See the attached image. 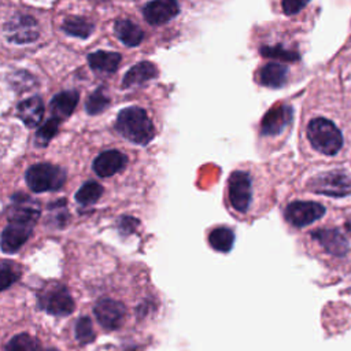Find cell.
Returning <instances> with one entry per match:
<instances>
[{
	"mask_svg": "<svg viewBox=\"0 0 351 351\" xmlns=\"http://www.w3.org/2000/svg\"><path fill=\"white\" fill-rule=\"evenodd\" d=\"M59 128V119L51 118L48 119L36 133V144L40 147H45L49 140L56 134Z\"/></svg>",
	"mask_w": 351,
	"mask_h": 351,
	"instance_id": "26",
	"label": "cell"
},
{
	"mask_svg": "<svg viewBox=\"0 0 351 351\" xmlns=\"http://www.w3.org/2000/svg\"><path fill=\"white\" fill-rule=\"evenodd\" d=\"M292 118V108L287 104L273 106L261 122V133L265 136H276L284 130Z\"/></svg>",
	"mask_w": 351,
	"mask_h": 351,
	"instance_id": "12",
	"label": "cell"
},
{
	"mask_svg": "<svg viewBox=\"0 0 351 351\" xmlns=\"http://www.w3.org/2000/svg\"><path fill=\"white\" fill-rule=\"evenodd\" d=\"M25 178L26 184L33 192H47L59 189L66 181V173L58 166L38 163L26 170Z\"/></svg>",
	"mask_w": 351,
	"mask_h": 351,
	"instance_id": "3",
	"label": "cell"
},
{
	"mask_svg": "<svg viewBox=\"0 0 351 351\" xmlns=\"http://www.w3.org/2000/svg\"><path fill=\"white\" fill-rule=\"evenodd\" d=\"M44 351H59V350H56V348H48V350H44Z\"/></svg>",
	"mask_w": 351,
	"mask_h": 351,
	"instance_id": "33",
	"label": "cell"
},
{
	"mask_svg": "<svg viewBox=\"0 0 351 351\" xmlns=\"http://www.w3.org/2000/svg\"><path fill=\"white\" fill-rule=\"evenodd\" d=\"M36 222L25 219H10L0 239V247L7 254L16 252L30 237Z\"/></svg>",
	"mask_w": 351,
	"mask_h": 351,
	"instance_id": "7",
	"label": "cell"
},
{
	"mask_svg": "<svg viewBox=\"0 0 351 351\" xmlns=\"http://www.w3.org/2000/svg\"><path fill=\"white\" fill-rule=\"evenodd\" d=\"M18 117L19 119L29 128H34L37 126L44 115V104L43 100L37 96L34 97H29L23 101H21V104L18 106Z\"/></svg>",
	"mask_w": 351,
	"mask_h": 351,
	"instance_id": "15",
	"label": "cell"
},
{
	"mask_svg": "<svg viewBox=\"0 0 351 351\" xmlns=\"http://www.w3.org/2000/svg\"><path fill=\"white\" fill-rule=\"evenodd\" d=\"M158 77V69L151 62H140L129 69V71L123 77V86H136L141 85L152 78Z\"/></svg>",
	"mask_w": 351,
	"mask_h": 351,
	"instance_id": "16",
	"label": "cell"
},
{
	"mask_svg": "<svg viewBox=\"0 0 351 351\" xmlns=\"http://www.w3.org/2000/svg\"><path fill=\"white\" fill-rule=\"evenodd\" d=\"M126 156L117 151V149H108L101 152L93 162V170L100 177H110L115 173H118L123 166L126 165Z\"/></svg>",
	"mask_w": 351,
	"mask_h": 351,
	"instance_id": "13",
	"label": "cell"
},
{
	"mask_svg": "<svg viewBox=\"0 0 351 351\" xmlns=\"http://www.w3.org/2000/svg\"><path fill=\"white\" fill-rule=\"evenodd\" d=\"M21 276L18 266L12 262L0 263V291L10 288Z\"/></svg>",
	"mask_w": 351,
	"mask_h": 351,
	"instance_id": "25",
	"label": "cell"
},
{
	"mask_svg": "<svg viewBox=\"0 0 351 351\" xmlns=\"http://www.w3.org/2000/svg\"><path fill=\"white\" fill-rule=\"evenodd\" d=\"M288 69L280 63H267L265 64L258 74L259 84L267 88H280L287 82Z\"/></svg>",
	"mask_w": 351,
	"mask_h": 351,
	"instance_id": "18",
	"label": "cell"
},
{
	"mask_svg": "<svg viewBox=\"0 0 351 351\" xmlns=\"http://www.w3.org/2000/svg\"><path fill=\"white\" fill-rule=\"evenodd\" d=\"M307 137L311 145L325 155L337 154L343 145L340 130L326 118L311 119L307 126Z\"/></svg>",
	"mask_w": 351,
	"mask_h": 351,
	"instance_id": "2",
	"label": "cell"
},
{
	"mask_svg": "<svg viewBox=\"0 0 351 351\" xmlns=\"http://www.w3.org/2000/svg\"><path fill=\"white\" fill-rule=\"evenodd\" d=\"M310 189L329 196H346L351 192V181L341 173H325L311 180Z\"/></svg>",
	"mask_w": 351,
	"mask_h": 351,
	"instance_id": "9",
	"label": "cell"
},
{
	"mask_svg": "<svg viewBox=\"0 0 351 351\" xmlns=\"http://www.w3.org/2000/svg\"><path fill=\"white\" fill-rule=\"evenodd\" d=\"M108 103H110V100L106 96L104 90L103 89H97L96 92H93L88 97V100H86V111L90 115L99 114V112H101L108 106Z\"/></svg>",
	"mask_w": 351,
	"mask_h": 351,
	"instance_id": "28",
	"label": "cell"
},
{
	"mask_svg": "<svg viewBox=\"0 0 351 351\" xmlns=\"http://www.w3.org/2000/svg\"><path fill=\"white\" fill-rule=\"evenodd\" d=\"M37 300L40 308L56 317L69 315L74 310V300L67 288L62 284L45 287L38 293Z\"/></svg>",
	"mask_w": 351,
	"mask_h": 351,
	"instance_id": "4",
	"label": "cell"
},
{
	"mask_svg": "<svg viewBox=\"0 0 351 351\" xmlns=\"http://www.w3.org/2000/svg\"><path fill=\"white\" fill-rule=\"evenodd\" d=\"M229 202L239 213H245L251 203V177L248 173L237 170L233 171L228 182Z\"/></svg>",
	"mask_w": 351,
	"mask_h": 351,
	"instance_id": "6",
	"label": "cell"
},
{
	"mask_svg": "<svg viewBox=\"0 0 351 351\" xmlns=\"http://www.w3.org/2000/svg\"><path fill=\"white\" fill-rule=\"evenodd\" d=\"M119 62H121V55L117 52L96 51L88 56V63L90 69L96 73L110 74L118 69Z\"/></svg>",
	"mask_w": 351,
	"mask_h": 351,
	"instance_id": "19",
	"label": "cell"
},
{
	"mask_svg": "<svg viewBox=\"0 0 351 351\" xmlns=\"http://www.w3.org/2000/svg\"><path fill=\"white\" fill-rule=\"evenodd\" d=\"M310 0H281L282 11L287 15H295L307 5Z\"/></svg>",
	"mask_w": 351,
	"mask_h": 351,
	"instance_id": "30",
	"label": "cell"
},
{
	"mask_svg": "<svg viewBox=\"0 0 351 351\" xmlns=\"http://www.w3.org/2000/svg\"><path fill=\"white\" fill-rule=\"evenodd\" d=\"M5 351H40V346L33 336L19 333L7 343Z\"/></svg>",
	"mask_w": 351,
	"mask_h": 351,
	"instance_id": "24",
	"label": "cell"
},
{
	"mask_svg": "<svg viewBox=\"0 0 351 351\" xmlns=\"http://www.w3.org/2000/svg\"><path fill=\"white\" fill-rule=\"evenodd\" d=\"M137 223H138V222H137L134 218L125 217V218H122V221H121V228H122V229H128V230H133Z\"/></svg>",
	"mask_w": 351,
	"mask_h": 351,
	"instance_id": "31",
	"label": "cell"
},
{
	"mask_svg": "<svg viewBox=\"0 0 351 351\" xmlns=\"http://www.w3.org/2000/svg\"><path fill=\"white\" fill-rule=\"evenodd\" d=\"M4 34L10 43L27 44L37 40L40 30L36 19L30 15H14L4 25Z\"/></svg>",
	"mask_w": 351,
	"mask_h": 351,
	"instance_id": "5",
	"label": "cell"
},
{
	"mask_svg": "<svg viewBox=\"0 0 351 351\" xmlns=\"http://www.w3.org/2000/svg\"><path fill=\"white\" fill-rule=\"evenodd\" d=\"M75 336L82 344H88L95 340V332L89 317H80L75 324Z\"/></svg>",
	"mask_w": 351,
	"mask_h": 351,
	"instance_id": "27",
	"label": "cell"
},
{
	"mask_svg": "<svg viewBox=\"0 0 351 351\" xmlns=\"http://www.w3.org/2000/svg\"><path fill=\"white\" fill-rule=\"evenodd\" d=\"M93 313L101 326L107 329H117L121 326L125 318L126 308L118 300L101 299L95 304Z\"/></svg>",
	"mask_w": 351,
	"mask_h": 351,
	"instance_id": "10",
	"label": "cell"
},
{
	"mask_svg": "<svg viewBox=\"0 0 351 351\" xmlns=\"http://www.w3.org/2000/svg\"><path fill=\"white\" fill-rule=\"evenodd\" d=\"M325 214V207L315 202H292L285 208V219L296 226H307Z\"/></svg>",
	"mask_w": 351,
	"mask_h": 351,
	"instance_id": "8",
	"label": "cell"
},
{
	"mask_svg": "<svg viewBox=\"0 0 351 351\" xmlns=\"http://www.w3.org/2000/svg\"><path fill=\"white\" fill-rule=\"evenodd\" d=\"M80 95L75 90H64L51 100V112L56 119H64L74 111Z\"/></svg>",
	"mask_w": 351,
	"mask_h": 351,
	"instance_id": "17",
	"label": "cell"
},
{
	"mask_svg": "<svg viewBox=\"0 0 351 351\" xmlns=\"http://www.w3.org/2000/svg\"><path fill=\"white\" fill-rule=\"evenodd\" d=\"M311 236L332 255H344L348 251V243L336 229H317Z\"/></svg>",
	"mask_w": 351,
	"mask_h": 351,
	"instance_id": "14",
	"label": "cell"
},
{
	"mask_svg": "<svg viewBox=\"0 0 351 351\" xmlns=\"http://www.w3.org/2000/svg\"><path fill=\"white\" fill-rule=\"evenodd\" d=\"M346 229H347V232L351 234V218L346 222Z\"/></svg>",
	"mask_w": 351,
	"mask_h": 351,
	"instance_id": "32",
	"label": "cell"
},
{
	"mask_svg": "<svg viewBox=\"0 0 351 351\" xmlns=\"http://www.w3.org/2000/svg\"><path fill=\"white\" fill-rule=\"evenodd\" d=\"M115 36L119 38L121 43H123L128 47H136L143 41L144 33L143 30L128 19H119L114 25Z\"/></svg>",
	"mask_w": 351,
	"mask_h": 351,
	"instance_id": "20",
	"label": "cell"
},
{
	"mask_svg": "<svg viewBox=\"0 0 351 351\" xmlns=\"http://www.w3.org/2000/svg\"><path fill=\"white\" fill-rule=\"evenodd\" d=\"M103 193V186L95 181H88L86 184H84L75 193V200L80 204L88 206L92 204L95 202L99 200V197Z\"/></svg>",
	"mask_w": 351,
	"mask_h": 351,
	"instance_id": "23",
	"label": "cell"
},
{
	"mask_svg": "<svg viewBox=\"0 0 351 351\" xmlns=\"http://www.w3.org/2000/svg\"><path fill=\"white\" fill-rule=\"evenodd\" d=\"M115 128L126 140L140 145L148 144L155 136L149 117L140 107L123 108L118 114Z\"/></svg>",
	"mask_w": 351,
	"mask_h": 351,
	"instance_id": "1",
	"label": "cell"
},
{
	"mask_svg": "<svg viewBox=\"0 0 351 351\" xmlns=\"http://www.w3.org/2000/svg\"><path fill=\"white\" fill-rule=\"evenodd\" d=\"M180 12L177 0H152L145 4L143 14L149 25H163Z\"/></svg>",
	"mask_w": 351,
	"mask_h": 351,
	"instance_id": "11",
	"label": "cell"
},
{
	"mask_svg": "<svg viewBox=\"0 0 351 351\" xmlns=\"http://www.w3.org/2000/svg\"><path fill=\"white\" fill-rule=\"evenodd\" d=\"M62 29L67 34H71L80 38H86L92 34L93 25L88 19L81 16H67L62 23Z\"/></svg>",
	"mask_w": 351,
	"mask_h": 351,
	"instance_id": "22",
	"label": "cell"
},
{
	"mask_svg": "<svg viewBox=\"0 0 351 351\" xmlns=\"http://www.w3.org/2000/svg\"><path fill=\"white\" fill-rule=\"evenodd\" d=\"M261 53L266 58H271V59H280V60H287V62H293L299 58V55L295 51H289L282 48L281 45H276V47H262L261 48Z\"/></svg>",
	"mask_w": 351,
	"mask_h": 351,
	"instance_id": "29",
	"label": "cell"
},
{
	"mask_svg": "<svg viewBox=\"0 0 351 351\" xmlns=\"http://www.w3.org/2000/svg\"><path fill=\"white\" fill-rule=\"evenodd\" d=\"M208 241L214 250H217L219 252H228L233 247L234 233L232 229H229L226 226H219V228H215L214 230H211V233L208 236Z\"/></svg>",
	"mask_w": 351,
	"mask_h": 351,
	"instance_id": "21",
	"label": "cell"
}]
</instances>
